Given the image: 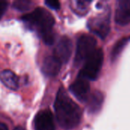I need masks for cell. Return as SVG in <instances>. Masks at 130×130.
Masks as SVG:
<instances>
[{"label":"cell","instance_id":"obj_1","mask_svg":"<svg viewBox=\"0 0 130 130\" xmlns=\"http://www.w3.org/2000/svg\"><path fill=\"white\" fill-rule=\"evenodd\" d=\"M54 108L57 121L62 128L72 129L80 123L82 117V109L62 87L57 92Z\"/></svg>","mask_w":130,"mask_h":130},{"label":"cell","instance_id":"obj_2","mask_svg":"<svg viewBox=\"0 0 130 130\" xmlns=\"http://www.w3.org/2000/svg\"><path fill=\"white\" fill-rule=\"evenodd\" d=\"M21 20L32 30H35L45 43L52 45L55 40L53 27L55 20L53 15L43 8H37L31 13L21 17Z\"/></svg>","mask_w":130,"mask_h":130},{"label":"cell","instance_id":"obj_3","mask_svg":"<svg viewBox=\"0 0 130 130\" xmlns=\"http://www.w3.org/2000/svg\"><path fill=\"white\" fill-rule=\"evenodd\" d=\"M104 62V52L101 48L96 49L94 52L86 59L84 66L79 72V78L88 81L96 80L101 72Z\"/></svg>","mask_w":130,"mask_h":130},{"label":"cell","instance_id":"obj_4","mask_svg":"<svg viewBox=\"0 0 130 130\" xmlns=\"http://www.w3.org/2000/svg\"><path fill=\"white\" fill-rule=\"evenodd\" d=\"M97 41L96 39L88 34L82 35L78 41L76 46L75 56L74 64L75 66H79L86 61V59L96 50Z\"/></svg>","mask_w":130,"mask_h":130},{"label":"cell","instance_id":"obj_5","mask_svg":"<svg viewBox=\"0 0 130 130\" xmlns=\"http://www.w3.org/2000/svg\"><path fill=\"white\" fill-rule=\"evenodd\" d=\"M90 30L101 39H104L110 30V12L105 11L92 18L88 22Z\"/></svg>","mask_w":130,"mask_h":130},{"label":"cell","instance_id":"obj_6","mask_svg":"<svg viewBox=\"0 0 130 130\" xmlns=\"http://www.w3.org/2000/svg\"><path fill=\"white\" fill-rule=\"evenodd\" d=\"M72 52V43L68 37H62L58 42L53 53V56L61 62L66 63L71 57Z\"/></svg>","mask_w":130,"mask_h":130},{"label":"cell","instance_id":"obj_7","mask_svg":"<svg viewBox=\"0 0 130 130\" xmlns=\"http://www.w3.org/2000/svg\"><path fill=\"white\" fill-rule=\"evenodd\" d=\"M69 90L72 94L80 101H86L90 91L89 81L78 77V78L70 85Z\"/></svg>","mask_w":130,"mask_h":130},{"label":"cell","instance_id":"obj_8","mask_svg":"<svg viewBox=\"0 0 130 130\" xmlns=\"http://www.w3.org/2000/svg\"><path fill=\"white\" fill-rule=\"evenodd\" d=\"M115 21L117 24L124 26L130 23V0H119L115 10Z\"/></svg>","mask_w":130,"mask_h":130},{"label":"cell","instance_id":"obj_9","mask_svg":"<svg viewBox=\"0 0 130 130\" xmlns=\"http://www.w3.org/2000/svg\"><path fill=\"white\" fill-rule=\"evenodd\" d=\"M34 129L55 130L53 116L50 110H41L36 115L34 120Z\"/></svg>","mask_w":130,"mask_h":130},{"label":"cell","instance_id":"obj_10","mask_svg":"<svg viewBox=\"0 0 130 130\" xmlns=\"http://www.w3.org/2000/svg\"><path fill=\"white\" fill-rule=\"evenodd\" d=\"M62 63L54 56H46L43 62L42 71L48 77H53L58 75L61 69Z\"/></svg>","mask_w":130,"mask_h":130},{"label":"cell","instance_id":"obj_11","mask_svg":"<svg viewBox=\"0 0 130 130\" xmlns=\"http://www.w3.org/2000/svg\"><path fill=\"white\" fill-rule=\"evenodd\" d=\"M104 96L102 92L97 91L93 92L88 98V108L90 113H95L98 112L103 105Z\"/></svg>","mask_w":130,"mask_h":130},{"label":"cell","instance_id":"obj_12","mask_svg":"<svg viewBox=\"0 0 130 130\" xmlns=\"http://www.w3.org/2000/svg\"><path fill=\"white\" fill-rule=\"evenodd\" d=\"M0 80L5 87L11 90H17L19 87L18 77L10 70H4L1 72Z\"/></svg>","mask_w":130,"mask_h":130},{"label":"cell","instance_id":"obj_13","mask_svg":"<svg viewBox=\"0 0 130 130\" xmlns=\"http://www.w3.org/2000/svg\"><path fill=\"white\" fill-rule=\"evenodd\" d=\"M129 40L130 37H123L114 44V46L112 48L111 53H110V57H111L112 62H114L118 58V56L123 51V48L127 45V43H129Z\"/></svg>","mask_w":130,"mask_h":130},{"label":"cell","instance_id":"obj_14","mask_svg":"<svg viewBox=\"0 0 130 130\" xmlns=\"http://www.w3.org/2000/svg\"><path fill=\"white\" fill-rule=\"evenodd\" d=\"M31 4V2L28 0H18L13 2V8L18 11H24L30 9Z\"/></svg>","mask_w":130,"mask_h":130},{"label":"cell","instance_id":"obj_15","mask_svg":"<svg viewBox=\"0 0 130 130\" xmlns=\"http://www.w3.org/2000/svg\"><path fill=\"white\" fill-rule=\"evenodd\" d=\"M45 4L53 10H58L60 8V3L56 0H47L45 1Z\"/></svg>","mask_w":130,"mask_h":130},{"label":"cell","instance_id":"obj_16","mask_svg":"<svg viewBox=\"0 0 130 130\" xmlns=\"http://www.w3.org/2000/svg\"><path fill=\"white\" fill-rule=\"evenodd\" d=\"M89 3H90V2H88V1H78V2H76L77 8L79 9L80 11H85Z\"/></svg>","mask_w":130,"mask_h":130},{"label":"cell","instance_id":"obj_17","mask_svg":"<svg viewBox=\"0 0 130 130\" xmlns=\"http://www.w3.org/2000/svg\"><path fill=\"white\" fill-rule=\"evenodd\" d=\"M8 2L5 1H0V19L2 18V15L4 14L5 11L8 8Z\"/></svg>","mask_w":130,"mask_h":130},{"label":"cell","instance_id":"obj_18","mask_svg":"<svg viewBox=\"0 0 130 130\" xmlns=\"http://www.w3.org/2000/svg\"><path fill=\"white\" fill-rule=\"evenodd\" d=\"M0 130H8L7 126L5 123H0Z\"/></svg>","mask_w":130,"mask_h":130},{"label":"cell","instance_id":"obj_19","mask_svg":"<svg viewBox=\"0 0 130 130\" xmlns=\"http://www.w3.org/2000/svg\"><path fill=\"white\" fill-rule=\"evenodd\" d=\"M14 130H25V129H24V128H22V127H20V126H19V127H17V128H15V129H14Z\"/></svg>","mask_w":130,"mask_h":130}]
</instances>
